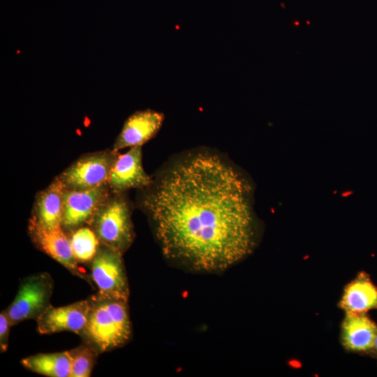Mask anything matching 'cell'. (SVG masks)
<instances>
[{
    "mask_svg": "<svg viewBox=\"0 0 377 377\" xmlns=\"http://www.w3.org/2000/svg\"><path fill=\"white\" fill-rule=\"evenodd\" d=\"M120 251L100 244L90 263L91 281L98 293L128 300V283Z\"/></svg>",
    "mask_w": 377,
    "mask_h": 377,
    "instance_id": "6",
    "label": "cell"
},
{
    "mask_svg": "<svg viewBox=\"0 0 377 377\" xmlns=\"http://www.w3.org/2000/svg\"><path fill=\"white\" fill-rule=\"evenodd\" d=\"M75 258L78 263H89L100 246V242L89 226H82L68 235Z\"/></svg>",
    "mask_w": 377,
    "mask_h": 377,
    "instance_id": "16",
    "label": "cell"
},
{
    "mask_svg": "<svg viewBox=\"0 0 377 377\" xmlns=\"http://www.w3.org/2000/svg\"><path fill=\"white\" fill-rule=\"evenodd\" d=\"M12 326L6 309L0 313V348L1 352L7 350L10 327Z\"/></svg>",
    "mask_w": 377,
    "mask_h": 377,
    "instance_id": "18",
    "label": "cell"
},
{
    "mask_svg": "<svg viewBox=\"0 0 377 377\" xmlns=\"http://www.w3.org/2000/svg\"><path fill=\"white\" fill-rule=\"evenodd\" d=\"M108 184L82 190H65L61 228L68 234L89 226L101 202L110 193Z\"/></svg>",
    "mask_w": 377,
    "mask_h": 377,
    "instance_id": "8",
    "label": "cell"
},
{
    "mask_svg": "<svg viewBox=\"0 0 377 377\" xmlns=\"http://www.w3.org/2000/svg\"><path fill=\"white\" fill-rule=\"evenodd\" d=\"M345 346L354 351H366L374 346L377 327L362 313H347L342 327Z\"/></svg>",
    "mask_w": 377,
    "mask_h": 377,
    "instance_id": "13",
    "label": "cell"
},
{
    "mask_svg": "<svg viewBox=\"0 0 377 377\" xmlns=\"http://www.w3.org/2000/svg\"><path fill=\"white\" fill-rule=\"evenodd\" d=\"M54 281L48 273H39L23 279L17 293L6 309L12 325L37 319L50 305Z\"/></svg>",
    "mask_w": 377,
    "mask_h": 377,
    "instance_id": "5",
    "label": "cell"
},
{
    "mask_svg": "<svg viewBox=\"0 0 377 377\" xmlns=\"http://www.w3.org/2000/svg\"><path fill=\"white\" fill-rule=\"evenodd\" d=\"M376 349L377 350V336L376 337L375 341H374V346Z\"/></svg>",
    "mask_w": 377,
    "mask_h": 377,
    "instance_id": "19",
    "label": "cell"
},
{
    "mask_svg": "<svg viewBox=\"0 0 377 377\" xmlns=\"http://www.w3.org/2000/svg\"><path fill=\"white\" fill-rule=\"evenodd\" d=\"M118 151L103 149L82 154L57 176L67 190H82L108 184Z\"/></svg>",
    "mask_w": 377,
    "mask_h": 377,
    "instance_id": "4",
    "label": "cell"
},
{
    "mask_svg": "<svg viewBox=\"0 0 377 377\" xmlns=\"http://www.w3.org/2000/svg\"><path fill=\"white\" fill-rule=\"evenodd\" d=\"M89 300H81L59 306H50L37 319V329L42 334L72 332L81 335L87 321Z\"/></svg>",
    "mask_w": 377,
    "mask_h": 377,
    "instance_id": "10",
    "label": "cell"
},
{
    "mask_svg": "<svg viewBox=\"0 0 377 377\" xmlns=\"http://www.w3.org/2000/svg\"><path fill=\"white\" fill-rule=\"evenodd\" d=\"M31 242L40 251L63 265L75 276L90 282L73 253L68 235L61 228L47 229L32 220L28 223Z\"/></svg>",
    "mask_w": 377,
    "mask_h": 377,
    "instance_id": "7",
    "label": "cell"
},
{
    "mask_svg": "<svg viewBox=\"0 0 377 377\" xmlns=\"http://www.w3.org/2000/svg\"><path fill=\"white\" fill-rule=\"evenodd\" d=\"M86 326L81 334L98 353L124 345L131 335L128 300L97 293L88 299Z\"/></svg>",
    "mask_w": 377,
    "mask_h": 377,
    "instance_id": "2",
    "label": "cell"
},
{
    "mask_svg": "<svg viewBox=\"0 0 377 377\" xmlns=\"http://www.w3.org/2000/svg\"><path fill=\"white\" fill-rule=\"evenodd\" d=\"M98 351L87 342L69 350L71 358L70 377L91 376Z\"/></svg>",
    "mask_w": 377,
    "mask_h": 377,
    "instance_id": "17",
    "label": "cell"
},
{
    "mask_svg": "<svg viewBox=\"0 0 377 377\" xmlns=\"http://www.w3.org/2000/svg\"><path fill=\"white\" fill-rule=\"evenodd\" d=\"M131 214L132 204L126 193L110 192L96 209L89 226L101 244L124 253L135 237Z\"/></svg>",
    "mask_w": 377,
    "mask_h": 377,
    "instance_id": "3",
    "label": "cell"
},
{
    "mask_svg": "<svg viewBox=\"0 0 377 377\" xmlns=\"http://www.w3.org/2000/svg\"><path fill=\"white\" fill-rule=\"evenodd\" d=\"M140 191L139 205L168 258L195 270L216 272L252 251L248 187L219 156H189Z\"/></svg>",
    "mask_w": 377,
    "mask_h": 377,
    "instance_id": "1",
    "label": "cell"
},
{
    "mask_svg": "<svg viewBox=\"0 0 377 377\" xmlns=\"http://www.w3.org/2000/svg\"><path fill=\"white\" fill-rule=\"evenodd\" d=\"M163 120V113L151 109L133 112L126 119L112 149L119 151L126 147L142 146L156 135Z\"/></svg>",
    "mask_w": 377,
    "mask_h": 377,
    "instance_id": "11",
    "label": "cell"
},
{
    "mask_svg": "<svg viewBox=\"0 0 377 377\" xmlns=\"http://www.w3.org/2000/svg\"><path fill=\"white\" fill-rule=\"evenodd\" d=\"M142 146H135L124 154H119L112 167L108 182L111 192L126 193L131 188L148 186L152 177L148 175L142 163Z\"/></svg>",
    "mask_w": 377,
    "mask_h": 377,
    "instance_id": "9",
    "label": "cell"
},
{
    "mask_svg": "<svg viewBox=\"0 0 377 377\" xmlns=\"http://www.w3.org/2000/svg\"><path fill=\"white\" fill-rule=\"evenodd\" d=\"M341 305L347 313H355L377 308V288L369 279L361 276L346 288Z\"/></svg>",
    "mask_w": 377,
    "mask_h": 377,
    "instance_id": "14",
    "label": "cell"
},
{
    "mask_svg": "<svg viewBox=\"0 0 377 377\" xmlns=\"http://www.w3.org/2000/svg\"><path fill=\"white\" fill-rule=\"evenodd\" d=\"M65 187L56 177L35 197L30 219L50 230L61 228Z\"/></svg>",
    "mask_w": 377,
    "mask_h": 377,
    "instance_id": "12",
    "label": "cell"
},
{
    "mask_svg": "<svg viewBox=\"0 0 377 377\" xmlns=\"http://www.w3.org/2000/svg\"><path fill=\"white\" fill-rule=\"evenodd\" d=\"M27 369L50 377H69L71 358L69 351L53 353H39L22 360Z\"/></svg>",
    "mask_w": 377,
    "mask_h": 377,
    "instance_id": "15",
    "label": "cell"
}]
</instances>
